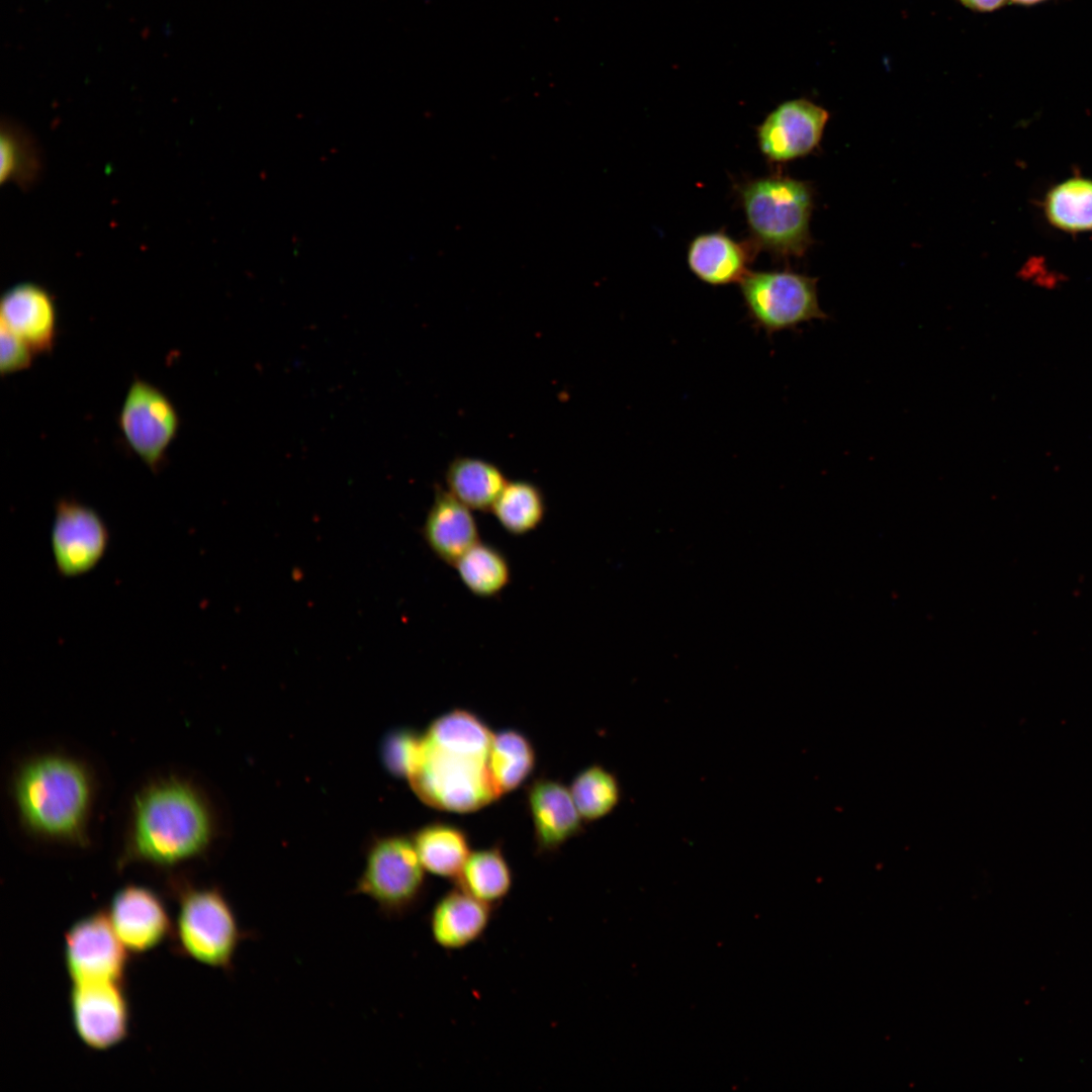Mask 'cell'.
<instances>
[{"label":"cell","instance_id":"cell-1","mask_svg":"<svg viewBox=\"0 0 1092 1092\" xmlns=\"http://www.w3.org/2000/svg\"><path fill=\"white\" fill-rule=\"evenodd\" d=\"M220 833L218 809L201 785L177 774L157 776L131 799L118 864L175 867L204 856Z\"/></svg>","mask_w":1092,"mask_h":1092},{"label":"cell","instance_id":"cell-2","mask_svg":"<svg viewBox=\"0 0 1092 1092\" xmlns=\"http://www.w3.org/2000/svg\"><path fill=\"white\" fill-rule=\"evenodd\" d=\"M493 732L475 713L458 708L435 719L423 734L419 761L407 779L428 806L455 813L499 799L487 760Z\"/></svg>","mask_w":1092,"mask_h":1092},{"label":"cell","instance_id":"cell-3","mask_svg":"<svg viewBox=\"0 0 1092 1092\" xmlns=\"http://www.w3.org/2000/svg\"><path fill=\"white\" fill-rule=\"evenodd\" d=\"M97 796L89 763L69 752H35L22 759L10 779L17 822L41 841L85 847Z\"/></svg>","mask_w":1092,"mask_h":1092},{"label":"cell","instance_id":"cell-4","mask_svg":"<svg viewBox=\"0 0 1092 1092\" xmlns=\"http://www.w3.org/2000/svg\"><path fill=\"white\" fill-rule=\"evenodd\" d=\"M748 240L777 259L802 257L813 243V192L807 182L779 173L746 178L734 185Z\"/></svg>","mask_w":1092,"mask_h":1092},{"label":"cell","instance_id":"cell-5","mask_svg":"<svg viewBox=\"0 0 1092 1092\" xmlns=\"http://www.w3.org/2000/svg\"><path fill=\"white\" fill-rule=\"evenodd\" d=\"M174 933L181 952L226 973L234 971L241 944L257 937L242 927L224 892L217 886L180 888Z\"/></svg>","mask_w":1092,"mask_h":1092},{"label":"cell","instance_id":"cell-6","mask_svg":"<svg viewBox=\"0 0 1092 1092\" xmlns=\"http://www.w3.org/2000/svg\"><path fill=\"white\" fill-rule=\"evenodd\" d=\"M351 893L369 898L388 920L417 911L426 898L427 879L412 837L394 833L369 841Z\"/></svg>","mask_w":1092,"mask_h":1092},{"label":"cell","instance_id":"cell-7","mask_svg":"<svg viewBox=\"0 0 1092 1092\" xmlns=\"http://www.w3.org/2000/svg\"><path fill=\"white\" fill-rule=\"evenodd\" d=\"M817 281L788 269L750 270L738 284L747 317L753 327L771 336L828 318L819 304Z\"/></svg>","mask_w":1092,"mask_h":1092},{"label":"cell","instance_id":"cell-8","mask_svg":"<svg viewBox=\"0 0 1092 1092\" xmlns=\"http://www.w3.org/2000/svg\"><path fill=\"white\" fill-rule=\"evenodd\" d=\"M117 425L131 452L157 474L166 462L181 420L175 404L161 388L134 377L122 401Z\"/></svg>","mask_w":1092,"mask_h":1092},{"label":"cell","instance_id":"cell-9","mask_svg":"<svg viewBox=\"0 0 1092 1092\" xmlns=\"http://www.w3.org/2000/svg\"><path fill=\"white\" fill-rule=\"evenodd\" d=\"M50 541L58 574L75 578L92 571L104 558L110 533L94 508L64 496L55 504Z\"/></svg>","mask_w":1092,"mask_h":1092},{"label":"cell","instance_id":"cell-10","mask_svg":"<svg viewBox=\"0 0 1092 1092\" xmlns=\"http://www.w3.org/2000/svg\"><path fill=\"white\" fill-rule=\"evenodd\" d=\"M65 964L73 982H122L127 966L126 948L108 915L88 914L65 934Z\"/></svg>","mask_w":1092,"mask_h":1092},{"label":"cell","instance_id":"cell-11","mask_svg":"<svg viewBox=\"0 0 1092 1092\" xmlns=\"http://www.w3.org/2000/svg\"><path fill=\"white\" fill-rule=\"evenodd\" d=\"M70 1005L75 1031L88 1048L108 1050L126 1037L129 1006L122 982L73 984Z\"/></svg>","mask_w":1092,"mask_h":1092},{"label":"cell","instance_id":"cell-12","mask_svg":"<svg viewBox=\"0 0 1092 1092\" xmlns=\"http://www.w3.org/2000/svg\"><path fill=\"white\" fill-rule=\"evenodd\" d=\"M829 113L799 98L772 109L755 128L757 147L769 164H783L812 153L819 145Z\"/></svg>","mask_w":1092,"mask_h":1092},{"label":"cell","instance_id":"cell-13","mask_svg":"<svg viewBox=\"0 0 1092 1092\" xmlns=\"http://www.w3.org/2000/svg\"><path fill=\"white\" fill-rule=\"evenodd\" d=\"M107 915L120 941L134 953L155 948L172 930L163 899L142 885L130 884L116 891Z\"/></svg>","mask_w":1092,"mask_h":1092},{"label":"cell","instance_id":"cell-14","mask_svg":"<svg viewBox=\"0 0 1092 1092\" xmlns=\"http://www.w3.org/2000/svg\"><path fill=\"white\" fill-rule=\"evenodd\" d=\"M527 803L538 853L557 851L582 831V818L567 788L560 781L540 777L527 788Z\"/></svg>","mask_w":1092,"mask_h":1092},{"label":"cell","instance_id":"cell-15","mask_svg":"<svg viewBox=\"0 0 1092 1092\" xmlns=\"http://www.w3.org/2000/svg\"><path fill=\"white\" fill-rule=\"evenodd\" d=\"M0 322L26 342L33 352L50 353L56 343L58 314L54 298L41 286L20 283L1 298Z\"/></svg>","mask_w":1092,"mask_h":1092},{"label":"cell","instance_id":"cell-16","mask_svg":"<svg viewBox=\"0 0 1092 1092\" xmlns=\"http://www.w3.org/2000/svg\"><path fill=\"white\" fill-rule=\"evenodd\" d=\"M494 908L458 886L444 893L433 905L429 930L434 943L446 950H462L487 931Z\"/></svg>","mask_w":1092,"mask_h":1092},{"label":"cell","instance_id":"cell-17","mask_svg":"<svg viewBox=\"0 0 1092 1092\" xmlns=\"http://www.w3.org/2000/svg\"><path fill=\"white\" fill-rule=\"evenodd\" d=\"M757 253L748 239L737 241L722 229L694 237L688 245L687 263L702 282L725 286L746 276Z\"/></svg>","mask_w":1092,"mask_h":1092},{"label":"cell","instance_id":"cell-18","mask_svg":"<svg viewBox=\"0 0 1092 1092\" xmlns=\"http://www.w3.org/2000/svg\"><path fill=\"white\" fill-rule=\"evenodd\" d=\"M422 536L434 555L452 566L480 541L472 510L440 485L435 486Z\"/></svg>","mask_w":1092,"mask_h":1092},{"label":"cell","instance_id":"cell-19","mask_svg":"<svg viewBox=\"0 0 1092 1092\" xmlns=\"http://www.w3.org/2000/svg\"><path fill=\"white\" fill-rule=\"evenodd\" d=\"M412 840L426 872L453 882L471 852L467 833L459 826L444 821H434L420 827L412 835Z\"/></svg>","mask_w":1092,"mask_h":1092},{"label":"cell","instance_id":"cell-20","mask_svg":"<svg viewBox=\"0 0 1092 1092\" xmlns=\"http://www.w3.org/2000/svg\"><path fill=\"white\" fill-rule=\"evenodd\" d=\"M447 490L472 511H491L508 480L492 462L462 456L450 462L445 472Z\"/></svg>","mask_w":1092,"mask_h":1092},{"label":"cell","instance_id":"cell-21","mask_svg":"<svg viewBox=\"0 0 1092 1092\" xmlns=\"http://www.w3.org/2000/svg\"><path fill=\"white\" fill-rule=\"evenodd\" d=\"M511 866L498 845L471 851L454 884L481 902L497 908L513 888Z\"/></svg>","mask_w":1092,"mask_h":1092},{"label":"cell","instance_id":"cell-22","mask_svg":"<svg viewBox=\"0 0 1092 1092\" xmlns=\"http://www.w3.org/2000/svg\"><path fill=\"white\" fill-rule=\"evenodd\" d=\"M536 752L530 739L516 729L493 733L488 752V770L499 797L515 791L532 775Z\"/></svg>","mask_w":1092,"mask_h":1092},{"label":"cell","instance_id":"cell-23","mask_svg":"<svg viewBox=\"0 0 1092 1092\" xmlns=\"http://www.w3.org/2000/svg\"><path fill=\"white\" fill-rule=\"evenodd\" d=\"M1042 211L1050 225L1061 232H1092V179L1075 175L1052 186Z\"/></svg>","mask_w":1092,"mask_h":1092},{"label":"cell","instance_id":"cell-24","mask_svg":"<svg viewBox=\"0 0 1092 1092\" xmlns=\"http://www.w3.org/2000/svg\"><path fill=\"white\" fill-rule=\"evenodd\" d=\"M464 586L475 597L498 596L511 581V566L505 553L478 541L453 565Z\"/></svg>","mask_w":1092,"mask_h":1092},{"label":"cell","instance_id":"cell-25","mask_svg":"<svg viewBox=\"0 0 1092 1092\" xmlns=\"http://www.w3.org/2000/svg\"><path fill=\"white\" fill-rule=\"evenodd\" d=\"M546 510L540 487L529 480L517 479L507 482L491 512L506 532L523 536L542 524Z\"/></svg>","mask_w":1092,"mask_h":1092},{"label":"cell","instance_id":"cell-26","mask_svg":"<svg viewBox=\"0 0 1092 1092\" xmlns=\"http://www.w3.org/2000/svg\"><path fill=\"white\" fill-rule=\"evenodd\" d=\"M569 791L581 818L587 822L607 816L620 800L617 778L600 764L580 770L573 778Z\"/></svg>","mask_w":1092,"mask_h":1092},{"label":"cell","instance_id":"cell-27","mask_svg":"<svg viewBox=\"0 0 1092 1092\" xmlns=\"http://www.w3.org/2000/svg\"><path fill=\"white\" fill-rule=\"evenodd\" d=\"M0 180L29 182L38 171L32 146L16 129H3L0 143Z\"/></svg>","mask_w":1092,"mask_h":1092},{"label":"cell","instance_id":"cell-28","mask_svg":"<svg viewBox=\"0 0 1092 1092\" xmlns=\"http://www.w3.org/2000/svg\"><path fill=\"white\" fill-rule=\"evenodd\" d=\"M423 734L410 728L395 729L384 738L381 747L382 761L387 770L397 778L411 777L422 750Z\"/></svg>","mask_w":1092,"mask_h":1092},{"label":"cell","instance_id":"cell-29","mask_svg":"<svg viewBox=\"0 0 1092 1092\" xmlns=\"http://www.w3.org/2000/svg\"><path fill=\"white\" fill-rule=\"evenodd\" d=\"M0 372L9 375L29 368L36 355L29 345L0 324Z\"/></svg>","mask_w":1092,"mask_h":1092},{"label":"cell","instance_id":"cell-30","mask_svg":"<svg viewBox=\"0 0 1092 1092\" xmlns=\"http://www.w3.org/2000/svg\"><path fill=\"white\" fill-rule=\"evenodd\" d=\"M966 6L979 11H990L1000 7L1005 0H961Z\"/></svg>","mask_w":1092,"mask_h":1092},{"label":"cell","instance_id":"cell-31","mask_svg":"<svg viewBox=\"0 0 1092 1092\" xmlns=\"http://www.w3.org/2000/svg\"><path fill=\"white\" fill-rule=\"evenodd\" d=\"M1013 1L1017 2V3H1021V4H1031V3L1038 2L1040 0H1013Z\"/></svg>","mask_w":1092,"mask_h":1092}]
</instances>
